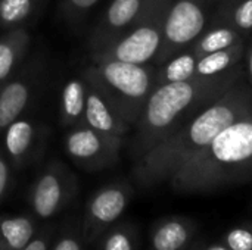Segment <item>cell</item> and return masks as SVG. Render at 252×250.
Returning <instances> with one entry per match:
<instances>
[{
    "instance_id": "obj_1",
    "label": "cell",
    "mask_w": 252,
    "mask_h": 250,
    "mask_svg": "<svg viewBox=\"0 0 252 250\" xmlns=\"http://www.w3.org/2000/svg\"><path fill=\"white\" fill-rule=\"evenodd\" d=\"M252 109V87L241 80L177 131L137 159L136 178L154 186L170 178L235 119Z\"/></svg>"
},
{
    "instance_id": "obj_2",
    "label": "cell",
    "mask_w": 252,
    "mask_h": 250,
    "mask_svg": "<svg viewBox=\"0 0 252 250\" xmlns=\"http://www.w3.org/2000/svg\"><path fill=\"white\" fill-rule=\"evenodd\" d=\"M244 78L245 71L241 65L213 78H193L155 85L134 125V156L142 158Z\"/></svg>"
},
{
    "instance_id": "obj_3",
    "label": "cell",
    "mask_w": 252,
    "mask_h": 250,
    "mask_svg": "<svg viewBox=\"0 0 252 250\" xmlns=\"http://www.w3.org/2000/svg\"><path fill=\"white\" fill-rule=\"evenodd\" d=\"M248 181H252V109L223 128L168 183L177 193L204 194Z\"/></svg>"
},
{
    "instance_id": "obj_4",
    "label": "cell",
    "mask_w": 252,
    "mask_h": 250,
    "mask_svg": "<svg viewBox=\"0 0 252 250\" xmlns=\"http://www.w3.org/2000/svg\"><path fill=\"white\" fill-rule=\"evenodd\" d=\"M83 77L111 102L131 128L157 85V68L152 63L103 59L92 62Z\"/></svg>"
},
{
    "instance_id": "obj_5",
    "label": "cell",
    "mask_w": 252,
    "mask_h": 250,
    "mask_svg": "<svg viewBox=\"0 0 252 250\" xmlns=\"http://www.w3.org/2000/svg\"><path fill=\"white\" fill-rule=\"evenodd\" d=\"M173 0H146L137 21L103 49L90 53L92 62L114 59L128 63H152L161 49L164 25Z\"/></svg>"
},
{
    "instance_id": "obj_6",
    "label": "cell",
    "mask_w": 252,
    "mask_h": 250,
    "mask_svg": "<svg viewBox=\"0 0 252 250\" xmlns=\"http://www.w3.org/2000/svg\"><path fill=\"white\" fill-rule=\"evenodd\" d=\"M220 0H173L164 25L161 49L155 57L158 66L168 62L208 28Z\"/></svg>"
},
{
    "instance_id": "obj_7",
    "label": "cell",
    "mask_w": 252,
    "mask_h": 250,
    "mask_svg": "<svg viewBox=\"0 0 252 250\" xmlns=\"http://www.w3.org/2000/svg\"><path fill=\"white\" fill-rule=\"evenodd\" d=\"M245 50L247 41L204 56H195L189 50H185L157 68V85L174 81H188L193 78H213L224 75L244 65Z\"/></svg>"
},
{
    "instance_id": "obj_8",
    "label": "cell",
    "mask_w": 252,
    "mask_h": 250,
    "mask_svg": "<svg viewBox=\"0 0 252 250\" xmlns=\"http://www.w3.org/2000/svg\"><path fill=\"white\" fill-rule=\"evenodd\" d=\"M123 139L100 133L86 124L71 127L65 136L68 156L86 169H103L117 164Z\"/></svg>"
},
{
    "instance_id": "obj_9",
    "label": "cell",
    "mask_w": 252,
    "mask_h": 250,
    "mask_svg": "<svg viewBox=\"0 0 252 250\" xmlns=\"http://www.w3.org/2000/svg\"><path fill=\"white\" fill-rule=\"evenodd\" d=\"M145 3L146 0H112L90 34V53L103 49L124 34L137 21Z\"/></svg>"
},
{
    "instance_id": "obj_10",
    "label": "cell",
    "mask_w": 252,
    "mask_h": 250,
    "mask_svg": "<svg viewBox=\"0 0 252 250\" xmlns=\"http://www.w3.org/2000/svg\"><path fill=\"white\" fill-rule=\"evenodd\" d=\"M72 183V175H69L62 164H50L32 187L31 205L35 215L40 218H50L55 215L69 193Z\"/></svg>"
},
{
    "instance_id": "obj_11",
    "label": "cell",
    "mask_w": 252,
    "mask_h": 250,
    "mask_svg": "<svg viewBox=\"0 0 252 250\" xmlns=\"http://www.w3.org/2000/svg\"><path fill=\"white\" fill-rule=\"evenodd\" d=\"M35 84V71H27L9 78L0 87V136L28 108Z\"/></svg>"
},
{
    "instance_id": "obj_12",
    "label": "cell",
    "mask_w": 252,
    "mask_h": 250,
    "mask_svg": "<svg viewBox=\"0 0 252 250\" xmlns=\"http://www.w3.org/2000/svg\"><path fill=\"white\" fill-rule=\"evenodd\" d=\"M87 81V80H86ZM83 124L117 137H124L131 131V125L127 124L111 102L87 81V102L84 111Z\"/></svg>"
},
{
    "instance_id": "obj_13",
    "label": "cell",
    "mask_w": 252,
    "mask_h": 250,
    "mask_svg": "<svg viewBox=\"0 0 252 250\" xmlns=\"http://www.w3.org/2000/svg\"><path fill=\"white\" fill-rule=\"evenodd\" d=\"M196 233L195 221L188 217L165 218L151 236V250H190Z\"/></svg>"
},
{
    "instance_id": "obj_14",
    "label": "cell",
    "mask_w": 252,
    "mask_h": 250,
    "mask_svg": "<svg viewBox=\"0 0 252 250\" xmlns=\"http://www.w3.org/2000/svg\"><path fill=\"white\" fill-rule=\"evenodd\" d=\"M131 189L126 184H112L94 194L89 205V221L94 225H109L126 211Z\"/></svg>"
},
{
    "instance_id": "obj_15",
    "label": "cell",
    "mask_w": 252,
    "mask_h": 250,
    "mask_svg": "<svg viewBox=\"0 0 252 250\" xmlns=\"http://www.w3.org/2000/svg\"><path fill=\"white\" fill-rule=\"evenodd\" d=\"M40 139L38 127L27 119L18 118L3 131L4 150L7 158L16 164H25L34 153Z\"/></svg>"
},
{
    "instance_id": "obj_16",
    "label": "cell",
    "mask_w": 252,
    "mask_h": 250,
    "mask_svg": "<svg viewBox=\"0 0 252 250\" xmlns=\"http://www.w3.org/2000/svg\"><path fill=\"white\" fill-rule=\"evenodd\" d=\"M31 37L24 27L9 29L0 37V87L12 77L30 47Z\"/></svg>"
},
{
    "instance_id": "obj_17",
    "label": "cell",
    "mask_w": 252,
    "mask_h": 250,
    "mask_svg": "<svg viewBox=\"0 0 252 250\" xmlns=\"http://www.w3.org/2000/svg\"><path fill=\"white\" fill-rule=\"evenodd\" d=\"M210 24L224 25L248 38L252 34V0H220Z\"/></svg>"
},
{
    "instance_id": "obj_18",
    "label": "cell",
    "mask_w": 252,
    "mask_h": 250,
    "mask_svg": "<svg viewBox=\"0 0 252 250\" xmlns=\"http://www.w3.org/2000/svg\"><path fill=\"white\" fill-rule=\"evenodd\" d=\"M87 102V81L81 75L80 78H71L65 83L61 96V121L65 127H75L83 124L84 111Z\"/></svg>"
},
{
    "instance_id": "obj_19",
    "label": "cell",
    "mask_w": 252,
    "mask_h": 250,
    "mask_svg": "<svg viewBox=\"0 0 252 250\" xmlns=\"http://www.w3.org/2000/svg\"><path fill=\"white\" fill-rule=\"evenodd\" d=\"M248 38L242 34L236 32L232 28H227L224 25L210 24L208 28L190 44L189 50L195 56H204L213 52H219L223 49H229L238 43L247 41Z\"/></svg>"
},
{
    "instance_id": "obj_20",
    "label": "cell",
    "mask_w": 252,
    "mask_h": 250,
    "mask_svg": "<svg viewBox=\"0 0 252 250\" xmlns=\"http://www.w3.org/2000/svg\"><path fill=\"white\" fill-rule=\"evenodd\" d=\"M34 236V224L27 217L3 218L0 221V250H22Z\"/></svg>"
},
{
    "instance_id": "obj_21",
    "label": "cell",
    "mask_w": 252,
    "mask_h": 250,
    "mask_svg": "<svg viewBox=\"0 0 252 250\" xmlns=\"http://www.w3.org/2000/svg\"><path fill=\"white\" fill-rule=\"evenodd\" d=\"M43 3L44 0H0V27L7 31L24 27Z\"/></svg>"
},
{
    "instance_id": "obj_22",
    "label": "cell",
    "mask_w": 252,
    "mask_h": 250,
    "mask_svg": "<svg viewBox=\"0 0 252 250\" xmlns=\"http://www.w3.org/2000/svg\"><path fill=\"white\" fill-rule=\"evenodd\" d=\"M221 242L229 250H252V221L230 228Z\"/></svg>"
},
{
    "instance_id": "obj_23",
    "label": "cell",
    "mask_w": 252,
    "mask_h": 250,
    "mask_svg": "<svg viewBox=\"0 0 252 250\" xmlns=\"http://www.w3.org/2000/svg\"><path fill=\"white\" fill-rule=\"evenodd\" d=\"M100 0H63L62 10L69 22L80 21L84 18Z\"/></svg>"
},
{
    "instance_id": "obj_24",
    "label": "cell",
    "mask_w": 252,
    "mask_h": 250,
    "mask_svg": "<svg viewBox=\"0 0 252 250\" xmlns=\"http://www.w3.org/2000/svg\"><path fill=\"white\" fill-rule=\"evenodd\" d=\"M103 250H134L131 233L124 228L112 231L103 243Z\"/></svg>"
},
{
    "instance_id": "obj_25",
    "label": "cell",
    "mask_w": 252,
    "mask_h": 250,
    "mask_svg": "<svg viewBox=\"0 0 252 250\" xmlns=\"http://www.w3.org/2000/svg\"><path fill=\"white\" fill-rule=\"evenodd\" d=\"M9 178H10V169L6 156L0 152V199L4 196L7 186H9Z\"/></svg>"
},
{
    "instance_id": "obj_26",
    "label": "cell",
    "mask_w": 252,
    "mask_h": 250,
    "mask_svg": "<svg viewBox=\"0 0 252 250\" xmlns=\"http://www.w3.org/2000/svg\"><path fill=\"white\" fill-rule=\"evenodd\" d=\"M244 71H245L247 83L252 87V34L247 40V50H245V57H244Z\"/></svg>"
},
{
    "instance_id": "obj_27",
    "label": "cell",
    "mask_w": 252,
    "mask_h": 250,
    "mask_svg": "<svg viewBox=\"0 0 252 250\" xmlns=\"http://www.w3.org/2000/svg\"><path fill=\"white\" fill-rule=\"evenodd\" d=\"M53 250H81L80 243L72 239V237H63L62 240H59L55 246Z\"/></svg>"
},
{
    "instance_id": "obj_28",
    "label": "cell",
    "mask_w": 252,
    "mask_h": 250,
    "mask_svg": "<svg viewBox=\"0 0 252 250\" xmlns=\"http://www.w3.org/2000/svg\"><path fill=\"white\" fill-rule=\"evenodd\" d=\"M22 250H47V243L43 237L32 239Z\"/></svg>"
},
{
    "instance_id": "obj_29",
    "label": "cell",
    "mask_w": 252,
    "mask_h": 250,
    "mask_svg": "<svg viewBox=\"0 0 252 250\" xmlns=\"http://www.w3.org/2000/svg\"><path fill=\"white\" fill-rule=\"evenodd\" d=\"M204 250H229L226 248V245L223 242H219V243H213L210 246H207Z\"/></svg>"
}]
</instances>
